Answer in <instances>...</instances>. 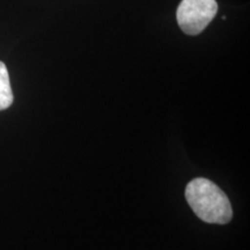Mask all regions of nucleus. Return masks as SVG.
Returning <instances> with one entry per match:
<instances>
[{"instance_id": "nucleus-1", "label": "nucleus", "mask_w": 250, "mask_h": 250, "mask_svg": "<svg viewBox=\"0 0 250 250\" xmlns=\"http://www.w3.org/2000/svg\"><path fill=\"white\" fill-rule=\"evenodd\" d=\"M186 199L199 219L208 224L225 225L233 217L229 199L212 181L197 177L188 183Z\"/></svg>"}, {"instance_id": "nucleus-2", "label": "nucleus", "mask_w": 250, "mask_h": 250, "mask_svg": "<svg viewBox=\"0 0 250 250\" xmlns=\"http://www.w3.org/2000/svg\"><path fill=\"white\" fill-rule=\"evenodd\" d=\"M218 13L215 0H182L176 11L177 23L187 35H198Z\"/></svg>"}, {"instance_id": "nucleus-3", "label": "nucleus", "mask_w": 250, "mask_h": 250, "mask_svg": "<svg viewBox=\"0 0 250 250\" xmlns=\"http://www.w3.org/2000/svg\"><path fill=\"white\" fill-rule=\"evenodd\" d=\"M13 100L14 96L12 92L7 67L4 62H0V111L11 107Z\"/></svg>"}]
</instances>
